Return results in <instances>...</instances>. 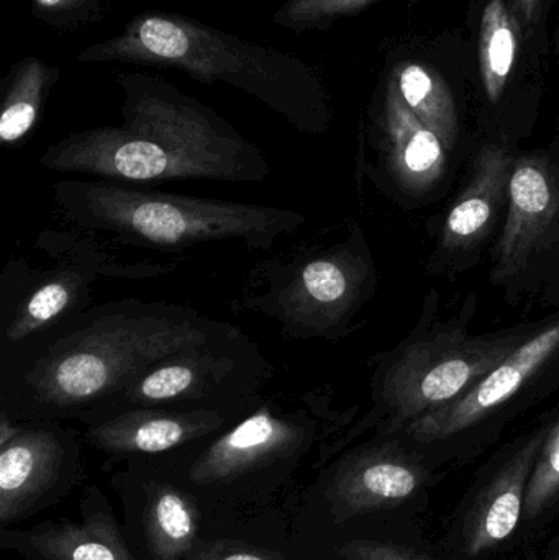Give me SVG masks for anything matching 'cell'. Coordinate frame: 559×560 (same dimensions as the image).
Returning a JSON list of instances; mask_svg holds the SVG:
<instances>
[{
    "label": "cell",
    "instance_id": "26",
    "mask_svg": "<svg viewBox=\"0 0 559 560\" xmlns=\"http://www.w3.org/2000/svg\"><path fill=\"white\" fill-rule=\"evenodd\" d=\"M33 15L56 28H75L104 13L107 0H30Z\"/></svg>",
    "mask_w": 559,
    "mask_h": 560
},
{
    "label": "cell",
    "instance_id": "14",
    "mask_svg": "<svg viewBox=\"0 0 559 560\" xmlns=\"http://www.w3.org/2000/svg\"><path fill=\"white\" fill-rule=\"evenodd\" d=\"M252 410L127 408L89 421L85 440L108 456H167L216 436Z\"/></svg>",
    "mask_w": 559,
    "mask_h": 560
},
{
    "label": "cell",
    "instance_id": "27",
    "mask_svg": "<svg viewBox=\"0 0 559 560\" xmlns=\"http://www.w3.org/2000/svg\"><path fill=\"white\" fill-rule=\"evenodd\" d=\"M186 560H289L275 549L248 545V542L213 539L197 542Z\"/></svg>",
    "mask_w": 559,
    "mask_h": 560
},
{
    "label": "cell",
    "instance_id": "18",
    "mask_svg": "<svg viewBox=\"0 0 559 560\" xmlns=\"http://www.w3.org/2000/svg\"><path fill=\"white\" fill-rule=\"evenodd\" d=\"M514 158L505 148L486 144L475 161L471 180L446 217L440 252L446 255L476 248L491 232L509 192Z\"/></svg>",
    "mask_w": 559,
    "mask_h": 560
},
{
    "label": "cell",
    "instance_id": "21",
    "mask_svg": "<svg viewBox=\"0 0 559 560\" xmlns=\"http://www.w3.org/2000/svg\"><path fill=\"white\" fill-rule=\"evenodd\" d=\"M59 74V68L35 56H26L13 66L0 107V141L3 144L20 143L32 133Z\"/></svg>",
    "mask_w": 559,
    "mask_h": 560
},
{
    "label": "cell",
    "instance_id": "25",
    "mask_svg": "<svg viewBox=\"0 0 559 560\" xmlns=\"http://www.w3.org/2000/svg\"><path fill=\"white\" fill-rule=\"evenodd\" d=\"M374 0H286L272 22L292 32H308L330 26L341 16L353 15Z\"/></svg>",
    "mask_w": 559,
    "mask_h": 560
},
{
    "label": "cell",
    "instance_id": "5",
    "mask_svg": "<svg viewBox=\"0 0 559 560\" xmlns=\"http://www.w3.org/2000/svg\"><path fill=\"white\" fill-rule=\"evenodd\" d=\"M33 255L10 256L0 275V352L84 312L104 280H147L177 265L120 261L97 233L69 226L45 230Z\"/></svg>",
    "mask_w": 559,
    "mask_h": 560
},
{
    "label": "cell",
    "instance_id": "1",
    "mask_svg": "<svg viewBox=\"0 0 559 560\" xmlns=\"http://www.w3.org/2000/svg\"><path fill=\"white\" fill-rule=\"evenodd\" d=\"M233 326L180 303L125 299L89 306L0 352V413L85 423L150 365Z\"/></svg>",
    "mask_w": 559,
    "mask_h": 560
},
{
    "label": "cell",
    "instance_id": "2",
    "mask_svg": "<svg viewBox=\"0 0 559 560\" xmlns=\"http://www.w3.org/2000/svg\"><path fill=\"white\" fill-rule=\"evenodd\" d=\"M117 84L121 124L66 135L39 156L43 170L141 186L268 179L265 151L209 105L154 75L120 74Z\"/></svg>",
    "mask_w": 559,
    "mask_h": 560
},
{
    "label": "cell",
    "instance_id": "8",
    "mask_svg": "<svg viewBox=\"0 0 559 560\" xmlns=\"http://www.w3.org/2000/svg\"><path fill=\"white\" fill-rule=\"evenodd\" d=\"M261 289L243 295V308L278 323L286 338L337 341L364 305L374 268L361 233L328 246H305L258 266Z\"/></svg>",
    "mask_w": 559,
    "mask_h": 560
},
{
    "label": "cell",
    "instance_id": "10",
    "mask_svg": "<svg viewBox=\"0 0 559 560\" xmlns=\"http://www.w3.org/2000/svg\"><path fill=\"white\" fill-rule=\"evenodd\" d=\"M442 476L422 447L400 434H376L328 466L322 490L338 528L368 522H423Z\"/></svg>",
    "mask_w": 559,
    "mask_h": 560
},
{
    "label": "cell",
    "instance_id": "11",
    "mask_svg": "<svg viewBox=\"0 0 559 560\" xmlns=\"http://www.w3.org/2000/svg\"><path fill=\"white\" fill-rule=\"evenodd\" d=\"M551 423L496 454L450 513L439 545L455 560H502L521 549L522 520L535 460Z\"/></svg>",
    "mask_w": 559,
    "mask_h": 560
},
{
    "label": "cell",
    "instance_id": "17",
    "mask_svg": "<svg viewBox=\"0 0 559 560\" xmlns=\"http://www.w3.org/2000/svg\"><path fill=\"white\" fill-rule=\"evenodd\" d=\"M384 154L397 186L410 194L429 192L445 176L446 148L419 120L389 81L383 108Z\"/></svg>",
    "mask_w": 559,
    "mask_h": 560
},
{
    "label": "cell",
    "instance_id": "13",
    "mask_svg": "<svg viewBox=\"0 0 559 560\" xmlns=\"http://www.w3.org/2000/svg\"><path fill=\"white\" fill-rule=\"evenodd\" d=\"M81 459L74 434L59 420L15 421L0 413V525L32 515L33 510Z\"/></svg>",
    "mask_w": 559,
    "mask_h": 560
},
{
    "label": "cell",
    "instance_id": "16",
    "mask_svg": "<svg viewBox=\"0 0 559 560\" xmlns=\"http://www.w3.org/2000/svg\"><path fill=\"white\" fill-rule=\"evenodd\" d=\"M2 546L26 560H138L95 487L85 493L82 522H46L28 532L2 529Z\"/></svg>",
    "mask_w": 559,
    "mask_h": 560
},
{
    "label": "cell",
    "instance_id": "6",
    "mask_svg": "<svg viewBox=\"0 0 559 560\" xmlns=\"http://www.w3.org/2000/svg\"><path fill=\"white\" fill-rule=\"evenodd\" d=\"M528 338L524 332L473 336L445 325L412 336L381 362L373 377V410L328 447L324 463L368 430L397 434L456 400Z\"/></svg>",
    "mask_w": 559,
    "mask_h": 560
},
{
    "label": "cell",
    "instance_id": "24",
    "mask_svg": "<svg viewBox=\"0 0 559 560\" xmlns=\"http://www.w3.org/2000/svg\"><path fill=\"white\" fill-rule=\"evenodd\" d=\"M558 515L559 418L551 423L544 446L535 460L522 520L521 549L532 551V546L545 535Z\"/></svg>",
    "mask_w": 559,
    "mask_h": 560
},
{
    "label": "cell",
    "instance_id": "9",
    "mask_svg": "<svg viewBox=\"0 0 559 560\" xmlns=\"http://www.w3.org/2000/svg\"><path fill=\"white\" fill-rule=\"evenodd\" d=\"M275 374L261 348L233 326L219 338L150 365L89 421L133 407L252 410Z\"/></svg>",
    "mask_w": 559,
    "mask_h": 560
},
{
    "label": "cell",
    "instance_id": "7",
    "mask_svg": "<svg viewBox=\"0 0 559 560\" xmlns=\"http://www.w3.org/2000/svg\"><path fill=\"white\" fill-rule=\"evenodd\" d=\"M354 413L335 410L328 387L295 395H263L259 404L232 427L173 454L183 457L184 474L193 486H233L294 466L315 444L324 446V463L331 446L328 441L351 423Z\"/></svg>",
    "mask_w": 559,
    "mask_h": 560
},
{
    "label": "cell",
    "instance_id": "3",
    "mask_svg": "<svg viewBox=\"0 0 559 560\" xmlns=\"http://www.w3.org/2000/svg\"><path fill=\"white\" fill-rule=\"evenodd\" d=\"M78 61L179 69L203 84L223 82L258 98L301 133L324 135L330 127L327 89L312 66L179 13H140L124 32L82 49Z\"/></svg>",
    "mask_w": 559,
    "mask_h": 560
},
{
    "label": "cell",
    "instance_id": "19",
    "mask_svg": "<svg viewBox=\"0 0 559 560\" xmlns=\"http://www.w3.org/2000/svg\"><path fill=\"white\" fill-rule=\"evenodd\" d=\"M330 560H455L432 541L423 522H368L340 526Z\"/></svg>",
    "mask_w": 559,
    "mask_h": 560
},
{
    "label": "cell",
    "instance_id": "12",
    "mask_svg": "<svg viewBox=\"0 0 559 560\" xmlns=\"http://www.w3.org/2000/svg\"><path fill=\"white\" fill-rule=\"evenodd\" d=\"M558 351L559 319L522 342L456 400L417 418L397 434L422 447L440 469H449L463 436L511 401Z\"/></svg>",
    "mask_w": 559,
    "mask_h": 560
},
{
    "label": "cell",
    "instance_id": "20",
    "mask_svg": "<svg viewBox=\"0 0 559 560\" xmlns=\"http://www.w3.org/2000/svg\"><path fill=\"white\" fill-rule=\"evenodd\" d=\"M144 509V539L153 560H186L199 542L200 513L173 483H153Z\"/></svg>",
    "mask_w": 559,
    "mask_h": 560
},
{
    "label": "cell",
    "instance_id": "23",
    "mask_svg": "<svg viewBox=\"0 0 559 560\" xmlns=\"http://www.w3.org/2000/svg\"><path fill=\"white\" fill-rule=\"evenodd\" d=\"M521 49V25L504 0H489L479 33V71L489 102L504 94Z\"/></svg>",
    "mask_w": 559,
    "mask_h": 560
},
{
    "label": "cell",
    "instance_id": "15",
    "mask_svg": "<svg viewBox=\"0 0 559 560\" xmlns=\"http://www.w3.org/2000/svg\"><path fill=\"white\" fill-rule=\"evenodd\" d=\"M508 220L496 249L492 279L504 280L559 236V166L545 156L514 161L508 192Z\"/></svg>",
    "mask_w": 559,
    "mask_h": 560
},
{
    "label": "cell",
    "instance_id": "4",
    "mask_svg": "<svg viewBox=\"0 0 559 560\" xmlns=\"http://www.w3.org/2000/svg\"><path fill=\"white\" fill-rule=\"evenodd\" d=\"M56 209L69 226L107 233L120 245L179 253L207 243H238L269 252L307 222L279 207L163 192L141 184L62 179L53 184Z\"/></svg>",
    "mask_w": 559,
    "mask_h": 560
},
{
    "label": "cell",
    "instance_id": "28",
    "mask_svg": "<svg viewBox=\"0 0 559 560\" xmlns=\"http://www.w3.org/2000/svg\"><path fill=\"white\" fill-rule=\"evenodd\" d=\"M541 0H515V7L521 12L522 19L527 23V26L534 25L537 22L538 9H540Z\"/></svg>",
    "mask_w": 559,
    "mask_h": 560
},
{
    "label": "cell",
    "instance_id": "29",
    "mask_svg": "<svg viewBox=\"0 0 559 560\" xmlns=\"http://www.w3.org/2000/svg\"><path fill=\"white\" fill-rule=\"evenodd\" d=\"M528 560H559V535L550 539L540 551L528 555Z\"/></svg>",
    "mask_w": 559,
    "mask_h": 560
},
{
    "label": "cell",
    "instance_id": "22",
    "mask_svg": "<svg viewBox=\"0 0 559 560\" xmlns=\"http://www.w3.org/2000/svg\"><path fill=\"white\" fill-rule=\"evenodd\" d=\"M407 107L452 151L458 140L455 97L442 75L419 62H404L391 75Z\"/></svg>",
    "mask_w": 559,
    "mask_h": 560
}]
</instances>
